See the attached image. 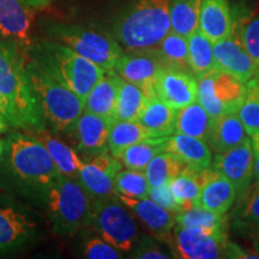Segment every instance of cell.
Returning <instances> with one entry per match:
<instances>
[{
  "instance_id": "cell-1",
  "label": "cell",
  "mask_w": 259,
  "mask_h": 259,
  "mask_svg": "<svg viewBox=\"0 0 259 259\" xmlns=\"http://www.w3.org/2000/svg\"><path fill=\"white\" fill-rule=\"evenodd\" d=\"M19 48L15 42L0 38V112L11 127L32 134L46 128V119Z\"/></svg>"
},
{
  "instance_id": "cell-2",
  "label": "cell",
  "mask_w": 259,
  "mask_h": 259,
  "mask_svg": "<svg viewBox=\"0 0 259 259\" xmlns=\"http://www.w3.org/2000/svg\"><path fill=\"white\" fill-rule=\"evenodd\" d=\"M170 0H132L113 22V36L127 52L150 51L171 31Z\"/></svg>"
},
{
  "instance_id": "cell-3",
  "label": "cell",
  "mask_w": 259,
  "mask_h": 259,
  "mask_svg": "<svg viewBox=\"0 0 259 259\" xmlns=\"http://www.w3.org/2000/svg\"><path fill=\"white\" fill-rule=\"evenodd\" d=\"M31 58L70 90L85 100L105 76L103 67L53 40H44L30 51Z\"/></svg>"
},
{
  "instance_id": "cell-4",
  "label": "cell",
  "mask_w": 259,
  "mask_h": 259,
  "mask_svg": "<svg viewBox=\"0 0 259 259\" xmlns=\"http://www.w3.org/2000/svg\"><path fill=\"white\" fill-rule=\"evenodd\" d=\"M29 79L45 119L57 132H69L84 111V101L36 60L25 61Z\"/></svg>"
},
{
  "instance_id": "cell-5",
  "label": "cell",
  "mask_w": 259,
  "mask_h": 259,
  "mask_svg": "<svg viewBox=\"0 0 259 259\" xmlns=\"http://www.w3.org/2000/svg\"><path fill=\"white\" fill-rule=\"evenodd\" d=\"M46 191L54 234L72 236L88 226L93 200L78 179L59 176Z\"/></svg>"
},
{
  "instance_id": "cell-6",
  "label": "cell",
  "mask_w": 259,
  "mask_h": 259,
  "mask_svg": "<svg viewBox=\"0 0 259 259\" xmlns=\"http://www.w3.org/2000/svg\"><path fill=\"white\" fill-rule=\"evenodd\" d=\"M45 31L51 40L80 54L105 70H114L116 63L125 53L114 36L96 29L61 22H48Z\"/></svg>"
},
{
  "instance_id": "cell-7",
  "label": "cell",
  "mask_w": 259,
  "mask_h": 259,
  "mask_svg": "<svg viewBox=\"0 0 259 259\" xmlns=\"http://www.w3.org/2000/svg\"><path fill=\"white\" fill-rule=\"evenodd\" d=\"M11 170L29 185L48 189L60 173L46 147L31 134L14 132L6 141Z\"/></svg>"
},
{
  "instance_id": "cell-8",
  "label": "cell",
  "mask_w": 259,
  "mask_h": 259,
  "mask_svg": "<svg viewBox=\"0 0 259 259\" xmlns=\"http://www.w3.org/2000/svg\"><path fill=\"white\" fill-rule=\"evenodd\" d=\"M88 226L122 252H131L141 238L134 216L116 194L112 198L93 200Z\"/></svg>"
},
{
  "instance_id": "cell-9",
  "label": "cell",
  "mask_w": 259,
  "mask_h": 259,
  "mask_svg": "<svg viewBox=\"0 0 259 259\" xmlns=\"http://www.w3.org/2000/svg\"><path fill=\"white\" fill-rule=\"evenodd\" d=\"M246 96V83L232 74L213 70L198 80L197 101L215 120L220 116L238 113Z\"/></svg>"
},
{
  "instance_id": "cell-10",
  "label": "cell",
  "mask_w": 259,
  "mask_h": 259,
  "mask_svg": "<svg viewBox=\"0 0 259 259\" xmlns=\"http://www.w3.org/2000/svg\"><path fill=\"white\" fill-rule=\"evenodd\" d=\"M227 242V233H212L176 225L171 246L178 258L216 259L225 257Z\"/></svg>"
},
{
  "instance_id": "cell-11",
  "label": "cell",
  "mask_w": 259,
  "mask_h": 259,
  "mask_svg": "<svg viewBox=\"0 0 259 259\" xmlns=\"http://www.w3.org/2000/svg\"><path fill=\"white\" fill-rule=\"evenodd\" d=\"M122 168L121 162L108 151L95 155L89 161H83L78 181L92 200L115 197L114 179Z\"/></svg>"
},
{
  "instance_id": "cell-12",
  "label": "cell",
  "mask_w": 259,
  "mask_h": 259,
  "mask_svg": "<svg viewBox=\"0 0 259 259\" xmlns=\"http://www.w3.org/2000/svg\"><path fill=\"white\" fill-rule=\"evenodd\" d=\"M212 168L226 177L236 191V199H240L253 183L254 157L250 137L231 150L216 154Z\"/></svg>"
},
{
  "instance_id": "cell-13",
  "label": "cell",
  "mask_w": 259,
  "mask_h": 259,
  "mask_svg": "<svg viewBox=\"0 0 259 259\" xmlns=\"http://www.w3.org/2000/svg\"><path fill=\"white\" fill-rule=\"evenodd\" d=\"M164 65L153 50L127 52L116 63L114 71L122 79L139 87L149 97L156 96L155 82Z\"/></svg>"
},
{
  "instance_id": "cell-14",
  "label": "cell",
  "mask_w": 259,
  "mask_h": 259,
  "mask_svg": "<svg viewBox=\"0 0 259 259\" xmlns=\"http://www.w3.org/2000/svg\"><path fill=\"white\" fill-rule=\"evenodd\" d=\"M155 93L158 99L179 111L197 101L198 80L186 71L163 66L155 82Z\"/></svg>"
},
{
  "instance_id": "cell-15",
  "label": "cell",
  "mask_w": 259,
  "mask_h": 259,
  "mask_svg": "<svg viewBox=\"0 0 259 259\" xmlns=\"http://www.w3.org/2000/svg\"><path fill=\"white\" fill-rule=\"evenodd\" d=\"M213 59L216 70L232 74L242 83H247L253 78L257 71L254 61L234 28L226 38L213 42Z\"/></svg>"
},
{
  "instance_id": "cell-16",
  "label": "cell",
  "mask_w": 259,
  "mask_h": 259,
  "mask_svg": "<svg viewBox=\"0 0 259 259\" xmlns=\"http://www.w3.org/2000/svg\"><path fill=\"white\" fill-rule=\"evenodd\" d=\"M116 198L124 204L130 211L134 212L149 233L157 240L171 245L173 231L176 227V213L162 208L149 197L130 198L116 194Z\"/></svg>"
},
{
  "instance_id": "cell-17",
  "label": "cell",
  "mask_w": 259,
  "mask_h": 259,
  "mask_svg": "<svg viewBox=\"0 0 259 259\" xmlns=\"http://www.w3.org/2000/svg\"><path fill=\"white\" fill-rule=\"evenodd\" d=\"M34 23L31 8L22 0H0V38L15 42L19 47L31 45Z\"/></svg>"
},
{
  "instance_id": "cell-18",
  "label": "cell",
  "mask_w": 259,
  "mask_h": 259,
  "mask_svg": "<svg viewBox=\"0 0 259 259\" xmlns=\"http://www.w3.org/2000/svg\"><path fill=\"white\" fill-rule=\"evenodd\" d=\"M202 187L198 205L218 213H227L236 199V191L233 184L213 168L200 170Z\"/></svg>"
},
{
  "instance_id": "cell-19",
  "label": "cell",
  "mask_w": 259,
  "mask_h": 259,
  "mask_svg": "<svg viewBox=\"0 0 259 259\" xmlns=\"http://www.w3.org/2000/svg\"><path fill=\"white\" fill-rule=\"evenodd\" d=\"M35 234V222L11 205H0V253L17 250Z\"/></svg>"
},
{
  "instance_id": "cell-20",
  "label": "cell",
  "mask_w": 259,
  "mask_h": 259,
  "mask_svg": "<svg viewBox=\"0 0 259 259\" xmlns=\"http://www.w3.org/2000/svg\"><path fill=\"white\" fill-rule=\"evenodd\" d=\"M111 124L108 119L83 111L72 127L78 150L92 156L109 151L108 137Z\"/></svg>"
},
{
  "instance_id": "cell-21",
  "label": "cell",
  "mask_w": 259,
  "mask_h": 259,
  "mask_svg": "<svg viewBox=\"0 0 259 259\" xmlns=\"http://www.w3.org/2000/svg\"><path fill=\"white\" fill-rule=\"evenodd\" d=\"M120 83L121 77L114 70H107L105 76L84 100V111L102 116L113 122Z\"/></svg>"
},
{
  "instance_id": "cell-22",
  "label": "cell",
  "mask_w": 259,
  "mask_h": 259,
  "mask_svg": "<svg viewBox=\"0 0 259 259\" xmlns=\"http://www.w3.org/2000/svg\"><path fill=\"white\" fill-rule=\"evenodd\" d=\"M233 23L228 0H202L199 29L212 44L228 36L233 30Z\"/></svg>"
},
{
  "instance_id": "cell-23",
  "label": "cell",
  "mask_w": 259,
  "mask_h": 259,
  "mask_svg": "<svg viewBox=\"0 0 259 259\" xmlns=\"http://www.w3.org/2000/svg\"><path fill=\"white\" fill-rule=\"evenodd\" d=\"M167 151L177 155L186 166L196 170L209 168L212 163L211 150L206 142L183 134H174L168 139Z\"/></svg>"
},
{
  "instance_id": "cell-24",
  "label": "cell",
  "mask_w": 259,
  "mask_h": 259,
  "mask_svg": "<svg viewBox=\"0 0 259 259\" xmlns=\"http://www.w3.org/2000/svg\"><path fill=\"white\" fill-rule=\"evenodd\" d=\"M35 136L50 153L52 160L59 170L60 176L70 177L77 179L78 178L83 160L72 148L64 143L57 136L51 134L46 128L38 130L31 134Z\"/></svg>"
},
{
  "instance_id": "cell-25",
  "label": "cell",
  "mask_w": 259,
  "mask_h": 259,
  "mask_svg": "<svg viewBox=\"0 0 259 259\" xmlns=\"http://www.w3.org/2000/svg\"><path fill=\"white\" fill-rule=\"evenodd\" d=\"M177 109L171 108L157 96L148 100L138 118V122L150 132L153 137H168L176 134Z\"/></svg>"
},
{
  "instance_id": "cell-26",
  "label": "cell",
  "mask_w": 259,
  "mask_h": 259,
  "mask_svg": "<svg viewBox=\"0 0 259 259\" xmlns=\"http://www.w3.org/2000/svg\"><path fill=\"white\" fill-rule=\"evenodd\" d=\"M248 137L238 113H231L213 120L208 145L213 153L220 154L235 148Z\"/></svg>"
},
{
  "instance_id": "cell-27",
  "label": "cell",
  "mask_w": 259,
  "mask_h": 259,
  "mask_svg": "<svg viewBox=\"0 0 259 259\" xmlns=\"http://www.w3.org/2000/svg\"><path fill=\"white\" fill-rule=\"evenodd\" d=\"M213 125V119L198 101L178 111L176 134H183L202 139L208 143Z\"/></svg>"
},
{
  "instance_id": "cell-28",
  "label": "cell",
  "mask_w": 259,
  "mask_h": 259,
  "mask_svg": "<svg viewBox=\"0 0 259 259\" xmlns=\"http://www.w3.org/2000/svg\"><path fill=\"white\" fill-rule=\"evenodd\" d=\"M168 137H150L132 144L125 149L118 157L121 164L128 169L142 170L145 168L153 158L163 151H167Z\"/></svg>"
},
{
  "instance_id": "cell-29",
  "label": "cell",
  "mask_w": 259,
  "mask_h": 259,
  "mask_svg": "<svg viewBox=\"0 0 259 259\" xmlns=\"http://www.w3.org/2000/svg\"><path fill=\"white\" fill-rule=\"evenodd\" d=\"M189 44V61L192 74L197 80L215 70L213 44L198 28L187 37Z\"/></svg>"
},
{
  "instance_id": "cell-30",
  "label": "cell",
  "mask_w": 259,
  "mask_h": 259,
  "mask_svg": "<svg viewBox=\"0 0 259 259\" xmlns=\"http://www.w3.org/2000/svg\"><path fill=\"white\" fill-rule=\"evenodd\" d=\"M150 137H153L150 132L138 121L114 120L109 130L108 150L113 156L118 158L125 149Z\"/></svg>"
},
{
  "instance_id": "cell-31",
  "label": "cell",
  "mask_w": 259,
  "mask_h": 259,
  "mask_svg": "<svg viewBox=\"0 0 259 259\" xmlns=\"http://www.w3.org/2000/svg\"><path fill=\"white\" fill-rule=\"evenodd\" d=\"M176 222L180 227L200 228L212 233H227L228 218L226 213L210 211L203 206L194 204L176 215Z\"/></svg>"
},
{
  "instance_id": "cell-32",
  "label": "cell",
  "mask_w": 259,
  "mask_h": 259,
  "mask_svg": "<svg viewBox=\"0 0 259 259\" xmlns=\"http://www.w3.org/2000/svg\"><path fill=\"white\" fill-rule=\"evenodd\" d=\"M202 0H170L169 17L171 31L189 37L199 28Z\"/></svg>"
},
{
  "instance_id": "cell-33",
  "label": "cell",
  "mask_w": 259,
  "mask_h": 259,
  "mask_svg": "<svg viewBox=\"0 0 259 259\" xmlns=\"http://www.w3.org/2000/svg\"><path fill=\"white\" fill-rule=\"evenodd\" d=\"M150 97L139 87L121 78L114 120L138 121L139 115L144 109Z\"/></svg>"
},
{
  "instance_id": "cell-34",
  "label": "cell",
  "mask_w": 259,
  "mask_h": 259,
  "mask_svg": "<svg viewBox=\"0 0 259 259\" xmlns=\"http://www.w3.org/2000/svg\"><path fill=\"white\" fill-rule=\"evenodd\" d=\"M153 51L157 54L164 66L176 67L192 73L189 61V44L186 37L170 31Z\"/></svg>"
},
{
  "instance_id": "cell-35",
  "label": "cell",
  "mask_w": 259,
  "mask_h": 259,
  "mask_svg": "<svg viewBox=\"0 0 259 259\" xmlns=\"http://www.w3.org/2000/svg\"><path fill=\"white\" fill-rule=\"evenodd\" d=\"M169 187L174 198L183 210L198 203L202 179L200 170L186 166L176 178L169 181Z\"/></svg>"
},
{
  "instance_id": "cell-36",
  "label": "cell",
  "mask_w": 259,
  "mask_h": 259,
  "mask_svg": "<svg viewBox=\"0 0 259 259\" xmlns=\"http://www.w3.org/2000/svg\"><path fill=\"white\" fill-rule=\"evenodd\" d=\"M186 164L170 151H163L149 162L144 173L150 187L160 186L176 178Z\"/></svg>"
},
{
  "instance_id": "cell-37",
  "label": "cell",
  "mask_w": 259,
  "mask_h": 259,
  "mask_svg": "<svg viewBox=\"0 0 259 259\" xmlns=\"http://www.w3.org/2000/svg\"><path fill=\"white\" fill-rule=\"evenodd\" d=\"M116 194L130 197V198H143L148 197L149 181L144 171L135 169H120L114 179Z\"/></svg>"
},
{
  "instance_id": "cell-38",
  "label": "cell",
  "mask_w": 259,
  "mask_h": 259,
  "mask_svg": "<svg viewBox=\"0 0 259 259\" xmlns=\"http://www.w3.org/2000/svg\"><path fill=\"white\" fill-rule=\"evenodd\" d=\"M238 115L248 136L259 131V83L254 78L246 83V96Z\"/></svg>"
},
{
  "instance_id": "cell-39",
  "label": "cell",
  "mask_w": 259,
  "mask_h": 259,
  "mask_svg": "<svg viewBox=\"0 0 259 259\" xmlns=\"http://www.w3.org/2000/svg\"><path fill=\"white\" fill-rule=\"evenodd\" d=\"M233 28L238 31L239 37L244 47L254 61L257 69L259 67V17L245 19L238 22L234 21Z\"/></svg>"
},
{
  "instance_id": "cell-40",
  "label": "cell",
  "mask_w": 259,
  "mask_h": 259,
  "mask_svg": "<svg viewBox=\"0 0 259 259\" xmlns=\"http://www.w3.org/2000/svg\"><path fill=\"white\" fill-rule=\"evenodd\" d=\"M236 218L246 225H259V186L252 184L240 199H238Z\"/></svg>"
},
{
  "instance_id": "cell-41",
  "label": "cell",
  "mask_w": 259,
  "mask_h": 259,
  "mask_svg": "<svg viewBox=\"0 0 259 259\" xmlns=\"http://www.w3.org/2000/svg\"><path fill=\"white\" fill-rule=\"evenodd\" d=\"M83 255L89 259H120L122 258V251L100 236L90 238L84 242Z\"/></svg>"
},
{
  "instance_id": "cell-42",
  "label": "cell",
  "mask_w": 259,
  "mask_h": 259,
  "mask_svg": "<svg viewBox=\"0 0 259 259\" xmlns=\"http://www.w3.org/2000/svg\"><path fill=\"white\" fill-rule=\"evenodd\" d=\"M148 197L153 199L155 203H157L158 205H161L162 208L167 209L168 211L176 213V215L180 211H183V208H181L180 204L177 202L173 193H171L169 183H166L160 186L150 187L149 189Z\"/></svg>"
},
{
  "instance_id": "cell-43",
  "label": "cell",
  "mask_w": 259,
  "mask_h": 259,
  "mask_svg": "<svg viewBox=\"0 0 259 259\" xmlns=\"http://www.w3.org/2000/svg\"><path fill=\"white\" fill-rule=\"evenodd\" d=\"M132 258L139 259H167V255L153 241V239L144 236L139 238V240L134 248H132Z\"/></svg>"
},
{
  "instance_id": "cell-44",
  "label": "cell",
  "mask_w": 259,
  "mask_h": 259,
  "mask_svg": "<svg viewBox=\"0 0 259 259\" xmlns=\"http://www.w3.org/2000/svg\"><path fill=\"white\" fill-rule=\"evenodd\" d=\"M223 258H259V253L258 252L242 250L238 245L227 242Z\"/></svg>"
},
{
  "instance_id": "cell-45",
  "label": "cell",
  "mask_w": 259,
  "mask_h": 259,
  "mask_svg": "<svg viewBox=\"0 0 259 259\" xmlns=\"http://www.w3.org/2000/svg\"><path fill=\"white\" fill-rule=\"evenodd\" d=\"M251 137L252 150H253L254 157V168H253V180L254 185L259 186V131L255 132Z\"/></svg>"
},
{
  "instance_id": "cell-46",
  "label": "cell",
  "mask_w": 259,
  "mask_h": 259,
  "mask_svg": "<svg viewBox=\"0 0 259 259\" xmlns=\"http://www.w3.org/2000/svg\"><path fill=\"white\" fill-rule=\"evenodd\" d=\"M25 5H28L31 9H40L47 6L52 0H22Z\"/></svg>"
},
{
  "instance_id": "cell-47",
  "label": "cell",
  "mask_w": 259,
  "mask_h": 259,
  "mask_svg": "<svg viewBox=\"0 0 259 259\" xmlns=\"http://www.w3.org/2000/svg\"><path fill=\"white\" fill-rule=\"evenodd\" d=\"M10 127H11V125L9 124L8 119H6L5 115L0 112V135L6 134L10 130Z\"/></svg>"
},
{
  "instance_id": "cell-48",
  "label": "cell",
  "mask_w": 259,
  "mask_h": 259,
  "mask_svg": "<svg viewBox=\"0 0 259 259\" xmlns=\"http://www.w3.org/2000/svg\"><path fill=\"white\" fill-rule=\"evenodd\" d=\"M5 150H6V141L0 138V160L3 158V155H4Z\"/></svg>"
},
{
  "instance_id": "cell-49",
  "label": "cell",
  "mask_w": 259,
  "mask_h": 259,
  "mask_svg": "<svg viewBox=\"0 0 259 259\" xmlns=\"http://www.w3.org/2000/svg\"><path fill=\"white\" fill-rule=\"evenodd\" d=\"M253 78L257 80V82L259 83V67L257 69V71H255V73H254V76H253Z\"/></svg>"
},
{
  "instance_id": "cell-50",
  "label": "cell",
  "mask_w": 259,
  "mask_h": 259,
  "mask_svg": "<svg viewBox=\"0 0 259 259\" xmlns=\"http://www.w3.org/2000/svg\"><path fill=\"white\" fill-rule=\"evenodd\" d=\"M257 236H258V239H259V225H258V231H257Z\"/></svg>"
}]
</instances>
